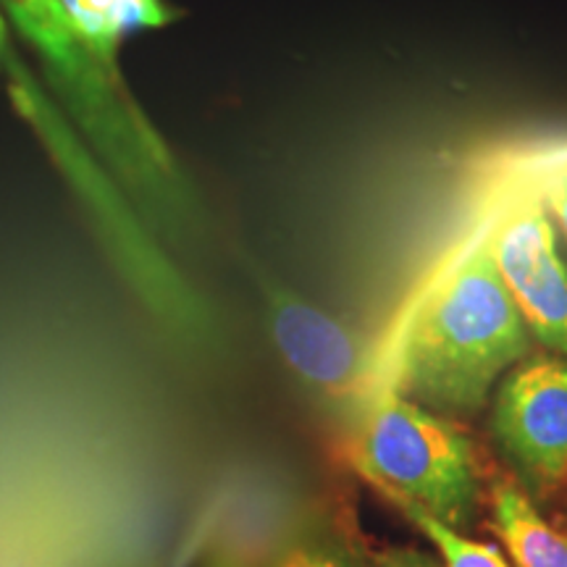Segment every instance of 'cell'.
Here are the masks:
<instances>
[{
    "label": "cell",
    "mask_w": 567,
    "mask_h": 567,
    "mask_svg": "<svg viewBox=\"0 0 567 567\" xmlns=\"http://www.w3.org/2000/svg\"><path fill=\"white\" fill-rule=\"evenodd\" d=\"M528 350L530 334L484 239L417 305L392 389L434 413H471Z\"/></svg>",
    "instance_id": "6da1fadb"
},
{
    "label": "cell",
    "mask_w": 567,
    "mask_h": 567,
    "mask_svg": "<svg viewBox=\"0 0 567 567\" xmlns=\"http://www.w3.org/2000/svg\"><path fill=\"white\" fill-rule=\"evenodd\" d=\"M0 6L38 48L71 113L132 195L158 224L176 229L187 224L195 216L193 193L126 92L116 53L92 45L71 24L61 0H0Z\"/></svg>",
    "instance_id": "7a4b0ae2"
},
{
    "label": "cell",
    "mask_w": 567,
    "mask_h": 567,
    "mask_svg": "<svg viewBox=\"0 0 567 567\" xmlns=\"http://www.w3.org/2000/svg\"><path fill=\"white\" fill-rule=\"evenodd\" d=\"M358 473L394 505L457 528L478 502L473 446L450 421L384 386L352 421Z\"/></svg>",
    "instance_id": "3957f363"
},
{
    "label": "cell",
    "mask_w": 567,
    "mask_h": 567,
    "mask_svg": "<svg viewBox=\"0 0 567 567\" xmlns=\"http://www.w3.org/2000/svg\"><path fill=\"white\" fill-rule=\"evenodd\" d=\"M258 287L276 352L318 402L352 423L384 389L373 347L274 276L258 271Z\"/></svg>",
    "instance_id": "277c9868"
},
{
    "label": "cell",
    "mask_w": 567,
    "mask_h": 567,
    "mask_svg": "<svg viewBox=\"0 0 567 567\" xmlns=\"http://www.w3.org/2000/svg\"><path fill=\"white\" fill-rule=\"evenodd\" d=\"M486 243L528 334L567 358V266L544 205H515Z\"/></svg>",
    "instance_id": "5b68a950"
},
{
    "label": "cell",
    "mask_w": 567,
    "mask_h": 567,
    "mask_svg": "<svg viewBox=\"0 0 567 567\" xmlns=\"http://www.w3.org/2000/svg\"><path fill=\"white\" fill-rule=\"evenodd\" d=\"M494 434L528 481H567V360L517 363L494 402Z\"/></svg>",
    "instance_id": "8992f818"
},
{
    "label": "cell",
    "mask_w": 567,
    "mask_h": 567,
    "mask_svg": "<svg viewBox=\"0 0 567 567\" xmlns=\"http://www.w3.org/2000/svg\"><path fill=\"white\" fill-rule=\"evenodd\" d=\"M494 530L515 567H567V534L547 523L534 502L509 481L492 486Z\"/></svg>",
    "instance_id": "52a82bcc"
},
{
    "label": "cell",
    "mask_w": 567,
    "mask_h": 567,
    "mask_svg": "<svg viewBox=\"0 0 567 567\" xmlns=\"http://www.w3.org/2000/svg\"><path fill=\"white\" fill-rule=\"evenodd\" d=\"M408 513L410 520L423 530L434 547L442 551L444 567H509V563L494 544L476 542V538H467L460 534L457 528L446 526L439 517L421 513L415 507H402Z\"/></svg>",
    "instance_id": "ba28073f"
},
{
    "label": "cell",
    "mask_w": 567,
    "mask_h": 567,
    "mask_svg": "<svg viewBox=\"0 0 567 567\" xmlns=\"http://www.w3.org/2000/svg\"><path fill=\"white\" fill-rule=\"evenodd\" d=\"M276 567H354L342 551L321 544H297L281 555Z\"/></svg>",
    "instance_id": "9c48e42d"
},
{
    "label": "cell",
    "mask_w": 567,
    "mask_h": 567,
    "mask_svg": "<svg viewBox=\"0 0 567 567\" xmlns=\"http://www.w3.org/2000/svg\"><path fill=\"white\" fill-rule=\"evenodd\" d=\"M373 567H442L417 549H386L373 559Z\"/></svg>",
    "instance_id": "30bf717a"
},
{
    "label": "cell",
    "mask_w": 567,
    "mask_h": 567,
    "mask_svg": "<svg viewBox=\"0 0 567 567\" xmlns=\"http://www.w3.org/2000/svg\"><path fill=\"white\" fill-rule=\"evenodd\" d=\"M549 205H551V213H555L559 229H563L565 237H567V168L557 176L555 187H551Z\"/></svg>",
    "instance_id": "8fae6325"
},
{
    "label": "cell",
    "mask_w": 567,
    "mask_h": 567,
    "mask_svg": "<svg viewBox=\"0 0 567 567\" xmlns=\"http://www.w3.org/2000/svg\"><path fill=\"white\" fill-rule=\"evenodd\" d=\"M208 567H243V565H237L234 559H216V563H210Z\"/></svg>",
    "instance_id": "7c38bea8"
},
{
    "label": "cell",
    "mask_w": 567,
    "mask_h": 567,
    "mask_svg": "<svg viewBox=\"0 0 567 567\" xmlns=\"http://www.w3.org/2000/svg\"><path fill=\"white\" fill-rule=\"evenodd\" d=\"M3 19H0V48H3Z\"/></svg>",
    "instance_id": "4fadbf2b"
}]
</instances>
